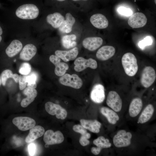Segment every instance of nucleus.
<instances>
[{"label":"nucleus","instance_id":"nucleus-2","mask_svg":"<svg viewBox=\"0 0 156 156\" xmlns=\"http://www.w3.org/2000/svg\"><path fill=\"white\" fill-rule=\"evenodd\" d=\"M121 61L126 74L130 77L134 76L138 70L137 60L135 55L131 53H126L122 56Z\"/></svg>","mask_w":156,"mask_h":156},{"label":"nucleus","instance_id":"nucleus-28","mask_svg":"<svg viewBox=\"0 0 156 156\" xmlns=\"http://www.w3.org/2000/svg\"><path fill=\"white\" fill-rule=\"evenodd\" d=\"M77 37L75 34L66 35L62 37L61 42L65 48L69 49L75 47L77 45Z\"/></svg>","mask_w":156,"mask_h":156},{"label":"nucleus","instance_id":"nucleus-34","mask_svg":"<svg viewBox=\"0 0 156 156\" xmlns=\"http://www.w3.org/2000/svg\"><path fill=\"white\" fill-rule=\"evenodd\" d=\"M26 75H19V86L20 90H24L27 86V83L26 80Z\"/></svg>","mask_w":156,"mask_h":156},{"label":"nucleus","instance_id":"nucleus-1","mask_svg":"<svg viewBox=\"0 0 156 156\" xmlns=\"http://www.w3.org/2000/svg\"><path fill=\"white\" fill-rule=\"evenodd\" d=\"M8 12V28L11 36H31L32 25L40 15L41 0H14Z\"/></svg>","mask_w":156,"mask_h":156},{"label":"nucleus","instance_id":"nucleus-8","mask_svg":"<svg viewBox=\"0 0 156 156\" xmlns=\"http://www.w3.org/2000/svg\"><path fill=\"white\" fill-rule=\"evenodd\" d=\"M64 140L63 134L59 131L54 132L53 130L49 129L44 134L43 140L48 145L61 143Z\"/></svg>","mask_w":156,"mask_h":156},{"label":"nucleus","instance_id":"nucleus-22","mask_svg":"<svg viewBox=\"0 0 156 156\" xmlns=\"http://www.w3.org/2000/svg\"><path fill=\"white\" fill-rule=\"evenodd\" d=\"M80 121L81 125L86 129L94 133L99 132L101 124L97 120L81 119Z\"/></svg>","mask_w":156,"mask_h":156},{"label":"nucleus","instance_id":"nucleus-40","mask_svg":"<svg viewBox=\"0 0 156 156\" xmlns=\"http://www.w3.org/2000/svg\"><path fill=\"white\" fill-rule=\"evenodd\" d=\"M46 1L52 5L55 4L56 3H61L65 2L67 0H46Z\"/></svg>","mask_w":156,"mask_h":156},{"label":"nucleus","instance_id":"nucleus-18","mask_svg":"<svg viewBox=\"0 0 156 156\" xmlns=\"http://www.w3.org/2000/svg\"><path fill=\"white\" fill-rule=\"evenodd\" d=\"M115 53V49L113 47L109 45L104 46L98 50L96 56L100 60L105 61L113 56Z\"/></svg>","mask_w":156,"mask_h":156},{"label":"nucleus","instance_id":"nucleus-7","mask_svg":"<svg viewBox=\"0 0 156 156\" xmlns=\"http://www.w3.org/2000/svg\"><path fill=\"white\" fill-rule=\"evenodd\" d=\"M74 64V69L77 72H81L88 67L95 69L97 67L96 61L91 58L86 59L82 57H79L75 60Z\"/></svg>","mask_w":156,"mask_h":156},{"label":"nucleus","instance_id":"nucleus-26","mask_svg":"<svg viewBox=\"0 0 156 156\" xmlns=\"http://www.w3.org/2000/svg\"><path fill=\"white\" fill-rule=\"evenodd\" d=\"M55 66L54 72L55 75L61 76L64 75L68 69V65L64 62H61V59L57 57L52 62Z\"/></svg>","mask_w":156,"mask_h":156},{"label":"nucleus","instance_id":"nucleus-10","mask_svg":"<svg viewBox=\"0 0 156 156\" xmlns=\"http://www.w3.org/2000/svg\"><path fill=\"white\" fill-rule=\"evenodd\" d=\"M13 124L20 130L25 131L35 126L36 122L33 118L27 117H16L12 120Z\"/></svg>","mask_w":156,"mask_h":156},{"label":"nucleus","instance_id":"nucleus-9","mask_svg":"<svg viewBox=\"0 0 156 156\" xmlns=\"http://www.w3.org/2000/svg\"><path fill=\"white\" fill-rule=\"evenodd\" d=\"M25 38H14L10 42L5 50L8 57H12L20 53L23 47L22 41Z\"/></svg>","mask_w":156,"mask_h":156},{"label":"nucleus","instance_id":"nucleus-15","mask_svg":"<svg viewBox=\"0 0 156 156\" xmlns=\"http://www.w3.org/2000/svg\"><path fill=\"white\" fill-rule=\"evenodd\" d=\"M90 97L92 100L96 103L103 102L105 97L104 86L100 84L95 85L91 91Z\"/></svg>","mask_w":156,"mask_h":156},{"label":"nucleus","instance_id":"nucleus-6","mask_svg":"<svg viewBox=\"0 0 156 156\" xmlns=\"http://www.w3.org/2000/svg\"><path fill=\"white\" fill-rule=\"evenodd\" d=\"M156 78L155 71L150 66L145 67L142 72L140 81L142 85L147 88L150 86L155 81Z\"/></svg>","mask_w":156,"mask_h":156},{"label":"nucleus","instance_id":"nucleus-33","mask_svg":"<svg viewBox=\"0 0 156 156\" xmlns=\"http://www.w3.org/2000/svg\"><path fill=\"white\" fill-rule=\"evenodd\" d=\"M73 129L74 131L80 133L82 135L85 136L88 133L86 129L81 125H74Z\"/></svg>","mask_w":156,"mask_h":156},{"label":"nucleus","instance_id":"nucleus-41","mask_svg":"<svg viewBox=\"0 0 156 156\" xmlns=\"http://www.w3.org/2000/svg\"><path fill=\"white\" fill-rule=\"evenodd\" d=\"M3 34V30L1 26L0 25V43L2 40V35Z\"/></svg>","mask_w":156,"mask_h":156},{"label":"nucleus","instance_id":"nucleus-46","mask_svg":"<svg viewBox=\"0 0 156 156\" xmlns=\"http://www.w3.org/2000/svg\"><path fill=\"white\" fill-rule=\"evenodd\" d=\"M155 3L156 4V0H155Z\"/></svg>","mask_w":156,"mask_h":156},{"label":"nucleus","instance_id":"nucleus-45","mask_svg":"<svg viewBox=\"0 0 156 156\" xmlns=\"http://www.w3.org/2000/svg\"><path fill=\"white\" fill-rule=\"evenodd\" d=\"M10 0L12 2V1H13L14 0Z\"/></svg>","mask_w":156,"mask_h":156},{"label":"nucleus","instance_id":"nucleus-16","mask_svg":"<svg viewBox=\"0 0 156 156\" xmlns=\"http://www.w3.org/2000/svg\"><path fill=\"white\" fill-rule=\"evenodd\" d=\"M103 40L98 37H88L82 41V45L85 49L91 51L96 50L102 44Z\"/></svg>","mask_w":156,"mask_h":156},{"label":"nucleus","instance_id":"nucleus-4","mask_svg":"<svg viewBox=\"0 0 156 156\" xmlns=\"http://www.w3.org/2000/svg\"><path fill=\"white\" fill-rule=\"evenodd\" d=\"M59 81L63 85L76 89H79L83 85L82 79L76 74L71 75L68 73L65 74L59 78Z\"/></svg>","mask_w":156,"mask_h":156},{"label":"nucleus","instance_id":"nucleus-44","mask_svg":"<svg viewBox=\"0 0 156 156\" xmlns=\"http://www.w3.org/2000/svg\"><path fill=\"white\" fill-rule=\"evenodd\" d=\"M1 84V78L0 76V87Z\"/></svg>","mask_w":156,"mask_h":156},{"label":"nucleus","instance_id":"nucleus-32","mask_svg":"<svg viewBox=\"0 0 156 156\" xmlns=\"http://www.w3.org/2000/svg\"><path fill=\"white\" fill-rule=\"evenodd\" d=\"M118 11L121 14L127 16H130L133 14L131 9L124 7H119L118 9Z\"/></svg>","mask_w":156,"mask_h":156},{"label":"nucleus","instance_id":"nucleus-42","mask_svg":"<svg viewBox=\"0 0 156 156\" xmlns=\"http://www.w3.org/2000/svg\"><path fill=\"white\" fill-rule=\"evenodd\" d=\"M27 86L28 87H30L35 89L36 88L37 85L36 83L30 84H27Z\"/></svg>","mask_w":156,"mask_h":156},{"label":"nucleus","instance_id":"nucleus-29","mask_svg":"<svg viewBox=\"0 0 156 156\" xmlns=\"http://www.w3.org/2000/svg\"><path fill=\"white\" fill-rule=\"evenodd\" d=\"M0 76L1 84L3 86H5L7 79L9 78L13 79L16 83L18 82L19 75L16 73L13 74L10 70L6 69L3 70Z\"/></svg>","mask_w":156,"mask_h":156},{"label":"nucleus","instance_id":"nucleus-12","mask_svg":"<svg viewBox=\"0 0 156 156\" xmlns=\"http://www.w3.org/2000/svg\"><path fill=\"white\" fill-rule=\"evenodd\" d=\"M147 21V18L144 14L138 12L130 16L128 21V23L133 28H139L144 26Z\"/></svg>","mask_w":156,"mask_h":156},{"label":"nucleus","instance_id":"nucleus-14","mask_svg":"<svg viewBox=\"0 0 156 156\" xmlns=\"http://www.w3.org/2000/svg\"><path fill=\"white\" fill-rule=\"evenodd\" d=\"M64 17L60 13L55 12L47 14L45 20L48 25L54 29L59 28L64 20Z\"/></svg>","mask_w":156,"mask_h":156},{"label":"nucleus","instance_id":"nucleus-23","mask_svg":"<svg viewBox=\"0 0 156 156\" xmlns=\"http://www.w3.org/2000/svg\"><path fill=\"white\" fill-rule=\"evenodd\" d=\"M65 18L66 20L64 21L59 28V29L62 33H68L72 31V27L75 23V20L70 13L66 14Z\"/></svg>","mask_w":156,"mask_h":156},{"label":"nucleus","instance_id":"nucleus-25","mask_svg":"<svg viewBox=\"0 0 156 156\" xmlns=\"http://www.w3.org/2000/svg\"><path fill=\"white\" fill-rule=\"evenodd\" d=\"M100 112L112 124H115L119 119V116L116 112L107 107H102L100 109Z\"/></svg>","mask_w":156,"mask_h":156},{"label":"nucleus","instance_id":"nucleus-11","mask_svg":"<svg viewBox=\"0 0 156 156\" xmlns=\"http://www.w3.org/2000/svg\"><path fill=\"white\" fill-rule=\"evenodd\" d=\"M107 105L116 112H120L122 107V101L118 94L114 91L109 92L106 100Z\"/></svg>","mask_w":156,"mask_h":156},{"label":"nucleus","instance_id":"nucleus-19","mask_svg":"<svg viewBox=\"0 0 156 156\" xmlns=\"http://www.w3.org/2000/svg\"><path fill=\"white\" fill-rule=\"evenodd\" d=\"M90 21L95 27L99 29L107 28L108 25V21L106 17L101 14H96L91 16Z\"/></svg>","mask_w":156,"mask_h":156},{"label":"nucleus","instance_id":"nucleus-17","mask_svg":"<svg viewBox=\"0 0 156 156\" xmlns=\"http://www.w3.org/2000/svg\"><path fill=\"white\" fill-rule=\"evenodd\" d=\"M78 53V49L77 47H75L68 51L58 50L55 52V55L66 62L75 59Z\"/></svg>","mask_w":156,"mask_h":156},{"label":"nucleus","instance_id":"nucleus-37","mask_svg":"<svg viewBox=\"0 0 156 156\" xmlns=\"http://www.w3.org/2000/svg\"><path fill=\"white\" fill-rule=\"evenodd\" d=\"M88 139L84 136L81 135L79 140V143L83 146H86L90 143V141Z\"/></svg>","mask_w":156,"mask_h":156},{"label":"nucleus","instance_id":"nucleus-43","mask_svg":"<svg viewBox=\"0 0 156 156\" xmlns=\"http://www.w3.org/2000/svg\"><path fill=\"white\" fill-rule=\"evenodd\" d=\"M72 1L75 2L77 1H87L88 0H71Z\"/></svg>","mask_w":156,"mask_h":156},{"label":"nucleus","instance_id":"nucleus-31","mask_svg":"<svg viewBox=\"0 0 156 156\" xmlns=\"http://www.w3.org/2000/svg\"><path fill=\"white\" fill-rule=\"evenodd\" d=\"M31 67L30 65L28 63L24 62L20 66L19 72L21 75H27L31 72Z\"/></svg>","mask_w":156,"mask_h":156},{"label":"nucleus","instance_id":"nucleus-36","mask_svg":"<svg viewBox=\"0 0 156 156\" xmlns=\"http://www.w3.org/2000/svg\"><path fill=\"white\" fill-rule=\"evenodd\" d=\"M37 76L35 73H32L29 75H26V80L28 84L36 83Z\"/></svg>","mask_w":156,"mask_h":156},{"label":"nucleus","instance_id":"nucleus-5","mask_svg":"<svg viewBox=\"0 0 156 156\" xmlns=\"http://www.w3.org/2000/svg\"><path fill=\"white\" fill-rule=\"evenodd\" d=\"M45 108L48 113L51 115H55L58 119L64 120L67 117L66 110L58 104L48 102L45 104Z\"/></svg>","mask_w":156,"mask_h":156},{"label":"nucleus","instance_id":"nucleus-13","mask_svg":"<svg viewBox=\"0 0 156 156\" xmlns=\"http://www.w3.org/2000/svg\"><path fill=\"white\" fill-rule=\"evenodd\" d=\"M37 51V47L34 44L31 43L26 44L20 53L19 58L24 61H29L36 55Z\"/></svg>","mask_w":156,"mask_h":156},{"label":"nucleus","instance_id":"nucleus-20","mask_svg":"<svg viewBox=\"0 0 156 156\" xmlns=\"http://www.w3.org/2000/svg\"><path fill=\"white\" fill-rule=\"evenodd\" d=\"M23 93L27 96L22 100L21 105L22 107H26L34 101L38 93L35 88L27 87L24 89Z\"/></svg>","mask_w":156,"mask_h":156},{"label":"nucleus","instance_id":"nucleus-3","mask_svg":"<svg viewBox=\"0 0 156 156\" xmlns=\"http://www.w3.org/2000/svg\"><path fill=\"white\" fill-rule=\"evenodd\" d=\"M132 137L131 133L124 130L118 131L113 139L115 146L118 148L127 147L130 145Z\"/></svg>","mask_w":156,"mask_h":156},{"label":"nucleus","instance_id":"nucleus-27","mask_svg":"<svg viewBox=\"0 0 156 156\" xmlns=\"http://www.w3.org/2000/svg\"><path fill=\"white\" fill-rule=\"evenodd\" d=\"M154 111L153 106L148 105L144 109L138 120V123L143 124L148 121L152 117Z\"/></svg>","mask_w":156,"mask_h":156},{"label":"nucleus","instance_id":"nucleus-24","mask_svg":"<svg viewBox=\"0 0 156 156\" xmlns=\"http://www.w3.org/2000/svg\"><path fill=\"white\" fill-rule=\"evenodd\" d=\"M142 102L139 98L133 99L129 105V112L130 116L132 117L137 116L140 112L142 107Z\"/></svg>","mask_w":156,"mask_h":156},{"label":"nucleus","instance_id":"nucleus-30","mask_svg":"<svg viewBox=\"0 0 156 156\" xmlns=\"http://www.w3.org/2000/svg\"><path fill=\"white\" fill-rule=\"evenodd\" d=\"M94 144L97 147L101 149L107 148L110 147L112 144L109 142V140L107 138H105L103 136H100L94 140L93 142Z\"/></svg>","mask_w":156,"mask_h":156},{"label":"nucleus","instance_id":"nucleus-39","mask_svg":"<svg viewBox=\"0 0 156 156\" xmlns=\"http://www.w3.org/2000/svg\"><path fill=\"white\" fill-rule=\"evenodd\" d=\"M102 149L98 147H92L91 148V152L94 155H98L101 151Z\"/></svg>","mask_w":156,"mask_h":156},{"label":"nucleus","instance_id":"nucleus-38","mask_svg":"<svg viewBox=\"0 0 156 156\" xmlns=\"http://www.w3.org/2000/svg\"><path fill=\"white\" fill-rule=\"evenodd\" d=\"M36 147L35 144L33 143L30 144L28 146V150L30 155H34L36 152Z\"/></svg>","mask_w":156,"mask_h":156},{"label":"nucleus","instance_id":"nucleus-21","mask_svg":"<svg viewBox=\"0 0 156 156\" xmlns=\"http://www.w3.org/2000/svg\"><path fill=\"white\" fill-rule=\"evenodd\" d=\"M44 128L40 125L34 126L30 129L28 135L26 137L25 141L29 143L42 136L44 133Z\"/></svg>","mask_w":156,"mask_h":156},{"label":"nucleus","instance_id":"nucleus-35","mask_svg":"<svg viewBox=\"0 0 156 156\" xmlns=\"http://www.w3.org/2000/svg\"><path fill=\"white\" fill-rule=\"evenodd\" d=\"M152 42V38L149 36H147L139 42V45L140 48H143L145 46L151 44Z\"/></svg>","mask_w":156,"mask_h":156}]
</instances>
